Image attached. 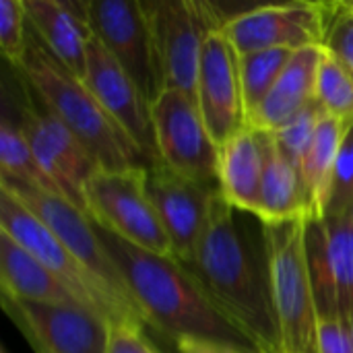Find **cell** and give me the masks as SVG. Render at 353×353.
Listing matches in <instances>:
<instances>
[{
  "label": "cell",
  "mask_w": 353,
  "mask_h": 353,
  "mask_svg": "<svg viewBox=\"0 0 353 353\" xmlns=\"http://www.w3.org/2000/svg\"><path fill=\"white\" fill-rule=\"evenodd\" d=\"M238 211L217 192L192 263L184 265L221 316L256 353H279L267 250L244 232ZM263 225V223H261Z\"/></svg>",
  "instance_id": "obj_1"
},
{
  "label": "cell",
  "mask_w": 353,
  "mask_h": 353,
  "mask_svg": "<svg viewBox=\"0 0 353 353\" xmlns=\"http://www.w3.org/2000/svg\"><path fill=\"white\" fill-rule=\"evenodd\" d=\"M97 232L141 308L147 327L168 335L174 343L182 337H199L228 341L254 352L246 337L211 304L201 283L182 263L128 244L101 225H97Z\"/></svg>",
  "instance_id": "obj_2"
},
{
  "label": "cell",
  "mask_w": 353,
  "mask_h": 353,
  "mask_svg": "<svg viewBox=\"0 0 353 353\" xmlns=\"http://www.w3.org/2000/svg\"><path fill=\"white\" fill-rule=\"evenodd\" d=\"M12 70L68 126L99 170L118 172L147 168L151 163L95 99L89 87L48 50L29 23L23 60Z\"/></svg>",
  "instance_id": "obj_3"
},
{
  "label": "cell",
  "mask_w": 353,
  "mask_h": 353,
  "mask_svg": "<svg viewBox=\"0 0 353 353\" xmlns=\"http://www.w3.org/2000/svg\"><path fill=\"white\" fill-rule=\"evenodd\" d=\"M279 353L319 352V310L306 269L304 219L263 223Z\"/></svg>",
  "instance_id": "obj_4"
},
{
  "label": "cell",
  "mask_w": 353,
  "mask_h": 353,
  "mask_svg": "<svg viewBox=\"0 0 353 353\" xmlns=\"http://www.w3.org/2000/svg\"><path fill=\"white\" fill-rule=\"evenodd\" d=\"M0 232L10 236L33 259H37L85 308L103 316L110 325H134L145 329L147 323L122 304L101 281H97L79 259L12 194L0 190Z\"/></svg>",
  "instance_id": "obj_5"
},
{
  "label": "cell",
  "mask_w": 353,
  "mask_h": 353,
  "mask_svg": "<svg viewBox=\"0 0 353 353\" xmlns=\"http://www.w3.org/2000/svg\"><path fill=\"white\" fill-rule=\"evenodd\" d=\"M143 4L151 27L161 87L196 99L203 46L213 31L223 29V12L219 6L199 0H151Z\"/></svg>",
  "instance_id": "obj_6"
},
{
  "label": "cell",
  "mask_w": 353,
  "mask_h": 353,
  "mask_svg": "<svg viewBox=\"0 0 353 353\" xmlns=\"http://www.w3.org/2000/svg\"><path fill=\"white\" fill-rule=\"evenodd\" d=\"M21 101L17 105V126L29 143L35 159L56 184L60 196L89 217L85 186L99 172V165L68 130V126L41 101V97L19 77Z\"/></svg>",
  "instance_id": "obj_7"
},
{
  "label": "cell",
  "mask_w": 353,
  "mask_h": 353,
  "mask_svg": "<svg viewBox=\"0 0 353 353\" xmlns=\"http://www.w3.org/2000/svg\"><path fill=\"white\" fill-rule=\"evenodd\" d=\"M89 217L120 240L174 259L170 236L147 192V168L99 170L85 186Z\"/></svg>",
  "instance_id": "obj_8"
},
{
  "label": "cell",
  "mask_w": 353,
  "mask_h": 353,
  "mask_svg": "<svg viewBox=\"0 0 353 353\" xmlns=\"http://www.w3.org/2000/svg\"><path fill=\"white\" fill-rule=\"evenodd\" d=\"M0 190L12 194L39 221H43L50 228V232L79 259V263L97 281H101L122 304H126L130 310H134L145 321L141 308L137 306L132 294L126 288V281H124L120 269L116 267L110 252L105 250V246L99 238L97 225L91 217H87L74 205H70L68 201H64L56 194L41 192L33 186L10 180L6 176H0Z\"/></svg>",
  "instance_id": "obj_9"
},
{
  "label": "cell",
  "mask_w": 353,
  "mask_h": 353,
  "mask_svg": "<svg viewBox=\"0 0 353 353\" xmlns=\"http://www.w3.org/2000/svg\"><path fill=\"white\" fill-rule=\"evenodd\" d=\"M157 157L174 172L219 188V145L213 141L199 101L163 89L151 103Z\"/></svg>",
  "instance_id": "obj_10"
},
{
  "label": "cell",
  "mask_w": 353,
  "mask_h": 353,
  "mask_svg": "<svg viewBox=\"0 0 353 353\" xmlns=\"http://www.w3.org/2000/svg\"><path fill=\"white\" fill-rule=\"evenodd\" d=\"M87 19L93 37L153 103L163 87L145 4L141 0H89Z\"/></svg>",
  "instance_id": "obj_11"
},
{
  "label": "cell",
  "mask_w": 353,
  "mask_h": 353,
  "mask_svg": "<svg viewBox=\"0 0 353 353\" xmlns=\"http://www.w3.org/2000/svg\"><path fill=\"white\" fill-rule=\"evenodd\" d=\"M147 192L170 236L174 259L192 263L219 188L190 180L155 159L147 165Z\"/></svg>",
  "instance_id": "obj_12"
},
{
  "label": "cell",
  "mask_w": 353,
  "mask_h": 353,
  "mask_svg": "<svg viewBox=\"0 0 353 353\" xmlns=\"http://www.w3.org/2000/svg\"><path fill=\"white\" fill-rule=\"evenodd\" d=\"M223 33L238 52L261 50H304L323 46L325 6L323 2L261 4L238 12L223 25Z\"/></svg>",
  "instance_id": "obj_13"
},
{
  "label": "cell",
  "mask_w": 353,
  "mask_h": 353,
  "mask_svg": "<svg viewBox=\"0 0 353 353\" xmlns=\"http://www.w3.org/2000/svg\"><path fill=\"white\" fill-rule=\"evenodd\" d=\"M35 353H108L110 323L77 304H37L2 298Z\"/></svg>",
  "instance_id": "obj_14"
},
{
  "label": "cell",
  "mask_w": 353,
  "mask_h": 353,
  "mask_svg": "<svg viewBox=\"0 0 353 353\" xmlns=\"http://www.w3.org/2000/svg\"><path fill=\"white\" fill-rule=\"evenodd\" d=\"M196 101L205 124L219 147L248 126L240 81V56L223 29L213 31L203 46Z\"/></svg>",
  "instance_id": "obj_15"
},
{
  "label": "cell",
  "mask_w": 353,
  "mask_h": 353,
  "mask_svg": "<svg viewBox=\"0 0 353 353\" xmlns=\"http://www.w3.org/2000/svg\"><path fill=\"white\" fill-rule=\"evenodd\" d=\"M83 83L128 134V139L141 149V153L151 163L159 159L151 120V103L126 74V70L93 35L87 43V68Z\"/></svg>",
  "instance_id": "obj_16"
},
{
  "label": "cell",
  "mask_w": 353,
  "mask_h": 353,
  "mask_svg": "<svg viewBox=\"0 0 353 353\" xmlns=\"http://www.w3.org/2000/svg\"><path fill=\"white\" fill-rule=\"evenodd\" d=\"M27 23L48 46V50L81 81L87 68V43L91 27L87 2L23 0Z\"/></svg>",
  "instance_id": "obj_17"
},
{
  "label": "cell",
  "mask_w": 353,
  "mask_h": 353,
  "mask_svg": "<svg viewBox=\"0 0 353 353\" xmlns=\"http://www.w3.org/2000/svg\"><path fill=\"white\" fill-rule=\"evenodd\" d=\"M323 48L298 50L277 79L275 87L250 116L248 126L263 132H275L316 101V74Z\"/></svg>",
  "instance_id": "obj_18"
},
{
  "label": "cell",
  "mask_w": 353,
  "mask_h": 353,
  "mask_svg": "<svg viewBox=\"0 0 353 353\" xmlns=\"http://www.w3.org/2000/svg\"><path fill=\"white\" fill-rule=\"evenodd\" d=\"M263 184V139L246 126L219 147V192L240 213L259 219Z\"/></svg>",
  "instance_id": "obj_19"
},
{
  "label": "cell",
  "mask_w": 353,
  "mask_h": 353,
  "mask_svg": "<svg viewBox=\"0 0 353 353\" xmlns=\"http://www.w3.org/2000/svg\"><path fill=\"white\" fill-rule=\"evenodd\" d=\"M0 288L2 298L8 300L83 306L37 259L4 232H0Z\"/></svg>",
  "instance_id": "obj_20"
},
{
  "label": "cell",
  "mask_w": 353,
  "mask_h": 353,
  "mask_svg": "<svg viewBox=\"0 0 353 353\" xmlns=\"http://www.w3.org/2000/svg\"><path fill=\"white\" fill-rule=\"evenodd\" d=\"M263 139V184H261V223L308 219L306 196L294 165L281 155L271 132Z\"/></svg>",
  "instance_id": "obj_21"
},
{
  "label": "cell",
  "mask_w": 353,
  "mask_h": 353,
  "mask_svg": "<svg viewBox=\"0 0 353 353\" xmlns=\"http://www.w3.org/2000/svg\"><path fill=\"white\" fill-rule=\"evenodd\" d=\"M343 134H345V128L339 120H335L327 114L321 116L319 126L312 137V143L304 157L302 172H300L308 217L323 219L327 213L333 172H335Z\"/></svg>",
  "instance_id": "obj_22"
},
{
  "label": "cell",
  "mask_w": 353,
  "mask_h": 353,
  "mask_svg": "<svg viewBox=\"0 0 353 353\" xmlns=\"http://www.w3.org/2000/svg\"><path fill=\"white\" fill-rule=\"evenodd\" d=\"M304 254H306V269H308V279L312 285L319 319L341 316L323 219H314V217L304 219Z\"/></svg>",
  "instance_id": "obj_23"
},
{
  "label": "cell",
  "mask_w": 353,
  "mask_h": 353,
  "mask_svg": "<svg viewBox=\"0 0 353 353\" xmlns=\"http://www.w3.org/2000/svg\"><path fill=\"white\" fill-rule=\"evenodd\" d=\"M0 176L33 186L41 192L60 196L56 184L41 170L17 122L8 116H4L0 124Z\"/></svg>",
  "instance_id": "obj_24"
},
{
  "label": "cell",
  "mask_w": 353,
  "mask_h": 353,
  "mask_svg": "<svg viewBox=\"0 0 353 353\" xmlns=\"http://www.w3.org/2000/svg\"><path fill=\"white\" fill-rule=\"evenodd\" d=\"M294 54V50H261L240 56V81L246 122L267 99Z\"/></svg>",
  "instance_id": "obj_25"
},
{
  "label": "cell",
  "mask_w": 353,
  "mask_h": 353,
  "mask_svg": "<svg viewBox=\"0 0 353 353\" xmlns=\"http://www.w3.org/2000/svg\"><path fill=\"white\" fill-rule=\"evenodd\" d=\"M341 316L353 319V225L345 215L323 217Z\"/></svg>",
  "instance_id": "obj_26"
},
{
  "label": "cell",
  "mask_w": 353,
  "mask_h": 353,
  "mask_svg": "<svg viewBox=\"0 0 353 353\" xmlns=\"http://www.w3.org/2000/svg\"><path fill=\"white\" fill-rule=\"evenodd\" d=\"M316 103L345 130L353 124V77L325 50L316 74Z\"/></svg>",
  "instance_id": "obj_27"
},
{
  "label": "cell",
  "mask_w": 353,
  "mask_h": 353,
  "mask_svg": "<svg viewBox=\"0 0 353 353\" xmlns=\"http://www.w3.org/2000/svg\"><path fill=\"white\" fill-rule=\"evenodd\" d=\"M325 33L323 50L353 77V6L352 2H323Z\"/></svg>",
  "instance_id": "obj_28"
},
{
  "label": "cell",
  "mask_w": 353,
  "mask_h": 353,
  "mask_svg": "<svg viewBox=\"0 0 353 353\" xmlns=\"http://www.w3.org/2000/svg\"><path fill=\"white\" fill-rule=\"evenodd\" d=\"M325 112L321 110V105L314 101L310 108H306L302 114H298L294 120H290L285 126H281L279 130L271 132L273 139H275V145L277 149L281 151V155L294 165V170L302 172V163H304V157L308 153V147L312 143V137H314V130L319 126V120ZM302 182V180H300Z\"/></svg>",
  "instance_id": "obj_29"
},
{
  "label": "cell",
  "mask_w": 353,
  "mask_h": 353,
  "mask_svg": "<svg viewBox=\"0 0 353 353\" xmlns=\"http://www.w3.org/2000/svg\"><path fill=\"white\" fill-rule=\"evenodd\" d=\"M27 46V14L23 0H0V50L14 68L23 60Z\"/></svg>",
  "instance_id": "obj_30"
},
{
  "label": "cell",
  "mask_w": 353,
  "mask_h": 353,
  "mask_svg": "<svg viewBox=\"0 0 353 353\" xmlns=\"http://www.w3.org/2000/svg\"><path fill=\"white\" fill-rule=\"evenodd\" d=\"M353 203V124L345 130L335 172H333V182H331V196H329V207L327 215H345L347 209Z\"/></svg>",
  "instance_id": "obj_31"
},
{
  "label": "cell",
  "mask_w": 353,
  "mask_h": 353,
  "mask_svg": "<svg viewBox=\"0 0 353 353\" xmlns=\"http://www.w3.org/2000/svg\"><path fill=\"white\" fill-rule=\"evenodd\" d=\"M319 352L353 353V333L347 319H319Z\"/></svg>",
  "instance_id": "obj_32"
},
{
  "label": "cell",
  "mask_w": 353,
  "mask_h": 353,
  "mask_svg": "<svg viewBox=\"0 0 353 353\" xmlns=\"http://www.w3.org/2000/svg\"><path fill=\"white\" fill-rule=\"evenodd\" d=\"M108 353H159L145 337V331L134 325H110Z\"/></svg>",
  "instance_id": "obj_33"
},
{
  "label": "cell",
  "mask_w": 353,
  "mask_h": 353,
  "mask_svg": "<svg viewBox=\"0 0 353 353\" xmlns=\"http://www.w3.org/2000/svg\"><path fill=\"white\" fill-rule=\"evenodd\" d=\"M176 350L180 353H254L228 341H213V339H199V337L178 339Z\"/></svg>",
  "instance_id": "obj_34"
},
{
  "label": "cell",
  "mask_w": 353,
  "mask_h": 353,
  "mask_svg": "<svg viewBox=\"0 0 353 353\" xmlns=\"http://www.w3.org/2000/svg\"><path fill=\"white\" fill-rule=\"evenodd\" d=\"M345 217L350 219V223H352V225H353V203H352V207L347 209V213H345Z\"/></svg>",
  "instance_id": "obj_35"
},
{
  "label": "cell",
  "mask_w": 353,
  "mask_h": 353,
  "mask_svg": "<svg viewBox=\"0 0 353 353\" xmlns=\"http://www.w3.org/2000/svg\"><path fill=\"white\" fill-rule=\"evenodd\" d=\"M350 325H352V333H353V319H352V321H350Z\"/></svg>",
  "instance_id": "obj_36"
},
{
  "label": "cell",
  "mask_w": 353,
  "mask_h": 353,
  "mask_svg": "<svg viewBox=\"0 0 353 353\" xmlns=\"http://www.w3.org/2000/svg\"><path fill=\"white\" fill-rule=\"evenodd\" d=\"M352 6H353V2H352Z\"/></svg>",
  "instance_id": "obj_37"
}]
</instances>
